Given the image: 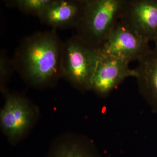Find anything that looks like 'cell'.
<instances>
[{
    "instance_id": "9",
    "label": "cell",
    "mask_w": 157,
    "mask_h": 157,
    "mask_svg": "<svg viewBox=\"0 0 157 157\" xmlns=\"http://www.w3.org/2000/svg\"><path fill=\"white\" fill-rule=\"evenodd\" d=\"M45 157H102L94 143L85 135L68 132L52 141Z\"/></svg>"
},
{
    "instance_id": "13",
    "label": "cell",
    "mask_w": 157,
    "mask_h": 157,
    "mask_svg": "<svg viewBox=\"0 0 157 157\" xmlns=\"http://www.w3.org/2000/svg\"><path fill=\"white\" fill-rule=\"evenodd\" d=\"M76 1H78V2H80V3H81L83 5H85V4H86L87 3H89L90 2H92L94 0H76Z\"/></svg>"
},
{
    "instance_id": "10",
    "label": "cell",
    "mask_w": 157,
    "mask_h": 157,
    "mask_svg": "<svg viewBox=\"0 0 157 157\" xmlns=\"http://www.w3.org/2000/svg\"><path fill=\"white\" fill-rule=\"evenodd\" d=\"M137 62L135 78L139 90L152 112L157 113V42Z\"/></svg>"
},
{
    "instance_id": "1",
    "label": "cell",
    "mask_w": 157,
    "mask_h": 157,
    "mask_svg": "<svg viewBox=\"0 0 157 157\" xmlns=\"http://www.w3.org/2000/svg\"><path fill=\"white\" fill-rule=\"evenodd\" d=\"M63 43L55 29L25 37L12 59L15 70L30 86L37 89L55 87L62 78Z\"/></svg>"
},
{
    "instance_id": "14",
    "label": "cell",
    "mask_w": 157,
    "mask_h": 157,
    "mask_svg": "<svg viewBox=\"0 0 157 157\" xmlns=\"http://www.w3.org/2000/svg\"><path fill=\"white\" fill-rule=\"evenodd\" d=\"M11 1H13L14 3H15V2L16 1V0H11Z\"/></svg>"
},
{
    "instance_id": "8",
    "label": "cell",
    "mask_w": 157,
    "mask_h": 157,
    "mask_svg": "<svg viewBox=\"0 0 157 157\" xmlns=\"http://www.w3.org/2000/svg\"><path fill=\"white\" fill-rule=\"evenodd\" d=\"M83 6L76 0H53L40 11L37 17L52 29L75 28Z\"/></svg>"
},
{
    "instance_id": "6",
    "label": "cell",
    "mask_w": 157,
    "mask_h": 157,
    "mask_svg": "<svg viewBox=\"0 0 157 157\" xmlns=\"http://www.w3.org/2000/svg\"><path fill=\"white\" fill-rule=\"evenodd\" d=\"M147 41L157 42V0H127L122 18Z\"/></svg>"
},
{
    "instance_id": "7",
    "label": "cell",
    "mask_w": 157,
    "mask_h": 157,
    "mask_svg": "<svg viewBox=\"0 0 157 157\" xmlns=\"http://www.w3.org/2000/svg\"><path fill=\"white\" fill-rule=\"evenodd\" d=\"M130 63L112 56H101L91 82V89L97 95L105 97L125 79L136 78L135 69Z\"/></svg>"
},
{
    "instance_id": "3",
    "label": "cell",
    "mask_w": 157,
    "mask_h": 157,
    "mask_svg": "<svg viewBox=\"0 0 157 157\" xmlns=\"http://www.w3.org/2000/svg\"><path fill=\"white\" fill-rule=\"evenodd\" d=\"M101 56L99 48L90 45L76 34L74 35L63 43L62 78L77 90H90Z\"/></svg>"
},
{
    "instance_id": "12",
    "label": "cell",
    "mask_w": 157,
    "mask_h": 157,
    "mask_svg": "<svg viewBox=\"0 0 157 157\" xmlns=\"http://www.w3.org/2000/svg\"><path fill=\"white\" fill-rule=\"evenodd\" d=\"M53 0H16L17 7L25 14L37 17L40 11Z\"/></svg>"
},
{
    "instance_id": "11",
    "label": "cell",
    "mask_w": 157,
    "mask_h": 157,
    "mask_svg": "<svg viewBox=\"0 0 157 157\" xmlns=\"http://www.w3.org/2000/svg\"><path fill=\"white\" fill-rule=\"evenodd\" d=\"M15 71L12 59L7 55L4 50L0 52V91L4 95L9 91L7 86L11 78L12 73Z\"/></svg>"
},
{
    "instance_id": "2",
    "label": "cell",
    "mask_w": 157,
    "mask_h": 157,
    "mask_svg": "<svg viewBox=\"0 0 157 157\" xmlns=\"http://www.w3.org/2000/svg\"><path fill=\"white\" fill-rule=\"evenodd\" d=\"M127 0H94L84 5L76 25V35L100 48L122 18Z\"/></svg>"
},
{
    "instance_id": "4",
    "label": "cell",
    "mask_w": 157,
    "mask_h": 157,
    "mask_svg": "<svg viewBox=\"0 0 157 157\" xmlns=\"http://www.w3.org/2000/svg\"><path fill=\"white\" fill-rule=\"evenodd\" d=\"M0 111V128L8 142L15 146L25 139L37 122L40 110L26 96L8 91Z\"/></svg>"
},
{
    "instance_id": "5",
    "label": "cell",
    "mask_w": 157,
    "mask_h": 157,
    "mask_svg": "<svg viewBox=\"0 0 157 157\" xmlns=\"http://www.w3.org/2000/svg\"><path fill=\"white\" fill-rule=\"evenodd\" d=\"M150 50V42L122 19L100 48L102 56H112L129 63L139 61Z\"/></svg>"
}]
</instances>
